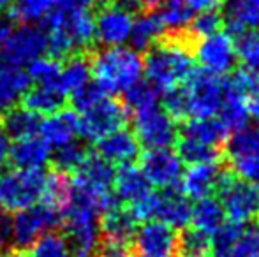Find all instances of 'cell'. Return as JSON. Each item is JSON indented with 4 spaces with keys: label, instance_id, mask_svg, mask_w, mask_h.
<instances>
[{
    "label": "cell",
    "instance_id": "cell-1",
    "mask_svg": "<svg viewBox=\"0 0 259 257\" xmlns=\"http://www.w3.org/2000/svg\"><path fill=\"white\" fill-rule=\"evenodd\" d=\"M198 39L185 28L171 30L148 49L143 60L147 81L162 95L164 92L182 86L194 71V48Z\"/></svg>",
    "mask_w": 259,
    "mask_h": 257
},
{
    "label": "cell",
    "instance_id": "cell-2",
    "mask_svg": "<svg viewBox=\"0 0 259 257\" xmlns=\"http://www.w3.org/2000/svg\"><path fill=\"white\" fill-rule=\"evenodd\" d=\"M46 52L53 59H67L96 41V25L89 9H57L45 18Z\"/></svg>",
    "mask_w": 259,
    "mask_h": 257
},
{
    "label": "cell",
    "instance_id": "cell-3",
    "mask_svg": "<svg viewBox=\"0 0 259 257\" xmlns=\"http://www.w3.org/2000/svg\"><path fill=\"white\" fill-rule=\"evenodd\" d=\"M92 79L106 95H118L133 88L143 76V59L134 48L111 46L94 55Z\"/></svg>",
    "mask_w": 259,
    "mask_h": 257
},
{
    "label": "cell",
    "instance_id": "cell-4",
    "mask_svg": "<svg viewBox=\"0 0 259 257\" xmlns=\"http://www.w3.org/2000/svg\"><path fill=\"white\" fill-rule=\"evenodd\" d=\"M113 178L115 169L109 162L97 153H87L71 180L72 201L89 206L101 215L116 202L111 192Z\"/></svg>",
    "mask_w": 259,
    "mask_h": 257
},
{
    "label": "cell",
    "instance_id": "cell-5",
    "mask_svg": "<svg viewBox=\"0 0 259 257\" xmlns=\"http://www.w3.org/2000/svg\"><path fill=\"white\" fill-rule=\"evenodd\" d=\"M215 194L219 195L224 215L231 222L243 226L259 220V187L236 176L231 169H221Z\"/></svg>",
    "mask_w": 259,
    "mask_h": 257
},
{
    "label": "cell",
    "instance_id": "cell-6",
    "mask_svg": "<svg viewBox=\"0 0 259 257\" xmlns=\"http://www.w3.org/2000/svg\"><path fill=\"white\" fill-rule=\"evenodd\" d=\"M46 175L42 171L6 169L0 171V210L18 213L41 202Z\"/></svg>",
    "mask_w": 259,
    "mask_h": 257
},
{
    "label": "cell",
    "instance_id": "cell-7",
    "mask_svg": "<svg viewBox=\"0 0 259 257\" xmlns=\"http://www.w3.org/2000/svg\"><path fill=\"white\" fill-rule=\"evenodd\" d=\"M182 90L187 102V120H206L219 113L224 97V78L194 69Z\"/></svg>",
    "mask_w": 259,
    "mask_h": 257
},
{
    "label": "cell",
    "instance_id": "cell-8",
    "mask_svg": "<svg viewBox=\"0 0 259 257\" xmlns=\"http://www.w3.org/2000/svg\"><path fill=\"white\" fill-rule=\"evenodd\" d=\"M65 240L72 257H94L101 243L97 213L92 208L72 201L62 215Z\"/></svg>",
    "mask_w": 259,
    "mask_h": 257
},
{
    "label": "cell",
    "instance_id": "cell-9",
    "mask_svg": "<svg viewBox=\"0 0 259 257\" xmlns=\"http://www.w3.org/2000/svg\"><path fill=\"white\" fill-rule=\"evenodd\" d=\"M127 108L111 95H104L87 111L79 113V136L85 139L99 143L103 137L109 136L118 129H123L127 124Z\"/></svg>",
    "mask_w": 259,
    "mask_h": 257
},
{
    "label": "cell",
    "instance_id": "cell-10",
    "mask_svg": "<svg viewBox=\"0 0 259 257\" xmlns=\"http://www.w3.org/2000/svg\"><path fill=\"white\" fill-rule=\"evenodd\" d=\"M58 222L60 215L55 210L45 202H37L30 208L13 213V219L7 222L9 241H13L18 248H27L39 236L52 231Z\"/></svg>",
    "mask_w": 259,
    "mask_h": 257
},
{
    "label": "cell",
    "instance_id": "cell-11",
    "mask_svg": "<svg viewBox=\"0 0 259 257\" xmlns=\"http://www.w3.org/2000/svg\"><path fill=\"white\" fill-rule=\"evenodd\" d=\"M134 136L140 146L147 150L169 148L177 143L178 125L169 115L159 108L134 113Z\"/></svg>",
    "mask_w": 259,
    "mask_h": 257
},
{
    "label": "cell",
    "instance_id": "cell-12",
    "mask_svg": "<svg viewBox=\"0 0 259 257\" xmlns=\"http://www.w3.org/2000/svg\"><path fill=\"white\" fill-rule=\"evenodd\" d=\"M46 53L45 28L32 23H21L20 27L11 28L4 42V62L13 67H27L35 59Z\"/></svg>",
    "mask_w": 259,
    "mask_h": 257
},
{
    "label": "cell",
    "instance_id": "cell-13",
    "mask_svg": "<svg viewBox=\"0 0 259 257\" xmlns=\"http://www.w3.org/2000/svg\"><path fill=\"white\" fill-rule=\"evenodd\" d=\"M140 169L150 185L159 187L160 190L175 189L184 175V162L177 151L169 148H157L147 150L141 155Z\"/></svg>",
    "mask_w": 259,
    "mask_h": 257
},
{
    "label": "cell",
    "instance_id": "cell-14",
    "mask_svg": "<svg viewBox=\"0 0 259 257\" xmlns=\"http://www.w3.org/2000/svg\"><path fill=\"white\" fill-rule=\"evenodd\" d=\"M136 257H178V233L159 220H148L136 229L133 240Z\"/></svg>",
    "mask_w": 259,
    "mask_h": 257
},
{
    "label": "cell",
    "instance_id": "cell-15",
    "mask_svg": "<svg viewBox=\"0 0 259 257\" xmlns=\"http://www.w3.org/2000/svg\"><path fill=\"white\" fill-rule=\"evenodd\" d=\"M194 57L201 64V69L210 74H228L236 65V46L235 41L226 32H217L198 41L194 48Z\"/></svg>",
    "mask_w": 259,
    "mask_h": 257
},
{
    "label": "cell",
    "instance_id": "cell-16",
    "mask_svg": "<svg viewBox=\"0 0 259 257\" xmlns=\"http://www.w3.org/2000/svg\"><path fill=\"white\" fill-rule=\"evenodd\" d=\"M133 21V13L108 2L106 6L101 7L97 16L94 18L96 39L99 42H103L106 48L123 46L131 37Z\"/></svg>",
    "mask_w": 259,
    "mask_h": 257
},
{
    "label": "cell",
    "instance_id": "cell-17",
    "mask_svg": "<svg viewBox=\"0 0 259 257\" xmlns=\"http://www.w3.org/2000/svg\"><path fill=\"white\" fill-rule=\"evenodd\" d=\"M138 229V222L127 206L113 204L104 213H101V240H104L106 247L111 248H127L133 245L134 234Z\"/></svg>",
    "mask_w": 259,
    "mask_h": 257
},
{
    "label": "cell",
    "instance_id": "cell-18",
    "mask_svg": "<svg viewBox=\"0 0 259 257\" xmlns=\"http://www.w3.org/2000/svg\"><path fill=\"white\" fill-rule=\"evenodd\" d=\"M39 137L48 144L52 150L64 144L74 143L79 136V117L72 110H58L48 115L39 125Z\"/></svg>",
    "mask_w": 259,
    "mask_h": 257
},
{
    "label": "cell",
    "instance_id": "cell-19",
    "mask_svg": "<svg viewBox=\"0 0 259 257\" xmlns=\"http://www.w3.org/2000/svg\"><path fill=\"white\" fill-rule=\"evenodd\" d=\"M221 162H205V164H191L184 171L180 180V190L187 199H199L211 197L215 194L217 180L221 175L222 166Z\"/></svg>",
    "mask_w": 259,
    "mask_h": 257
},
{
    "label": "cell",
    "instance_id": "cell-20",
    "mask_svg": "<svg viewBox=\"0 0 259 257\" xmlns=\"http://www.w3.org/2000/svg\"><path fill=\"white\" fill-rule=\"evenodd\" d=\"M191 202L189 199L175 189H162L160 192H155V219L159 222H164L166 226L173 229H185L191 222Z\"/></svg>",
    "mask_w": 259,
    "mask_h": 257
},
{
    "label": "cell",
    "instance_id": "cell-21",
    "mask_svg": "<svg viewBox=\"0 0 259 257\" xmlns=\"http://www.w3.org/2000/svg\"><path fill=\"white\" fill-rule=\"evenodd\" d=\"M140 148L141 146L134 132L127 129H118L97 143V155L111 166L120 168V166L133 164L140 157Z\"/></svg>",
    "mask_w": 259,
    "mask_h": 257
},
{
    "label": "cell",
    "instance_id": "cell-22",
    "mask_svg": "<svg viewBox=\"0 0 259 257\" xmlns=\"http://www.w3.org/2000/svg\"><path fill=\"white\" fill-rule=\"evenodd\" d=\"M53 150L39 137V134L23 139H16L11 144L9 161L16 169L25 171H42L52 161Z\"/></svg>",
    "mask_w": 259,
    "mask_h": 257
},
{
    "label": "cell",
    "instance_id": "cell-23",
    "mask_svg": "<svg viewBox=\"0 0 259 257\" xmlns=\"http://www.w3.org/2000/svg\"><path fill=\"white\" fill-rule=\"evenodd\" d=\"M222 20L226 34L236 41L245 32L259 28V0H228Z\"/></svg>",
    "mask_w": 259,
    "mask_h": 257
},
{
    "label": "cell",
    "instance_id": "cell-24",
    "mask_svg": "<svg viewBox=\"0 0 259 257\" xmlns=\"http://www.w3.org/2000/svg\"><path fill=\"white\" fill-rule=\"evenodd\" d=\"M150 183L147 182L145 175L141 169L134 164L120 166L118 171H115V178H113V190L115 195L123 201L127 206L136 202L143 195L150 192Z\"/></svg>",
    "mask_w": 259,
    "mask_h": 257
},
{
    "label": "cell",
    "instance_id": "cell-25",
    "mask_svg": "<svg viewBox=\"0 0 259 257\" xmlns=\"http://www.w3.org/2000/svg\"><path fill=\"white\" fill-rule=\"evenodd\" d=\"M30 78L23 67H0V110L14 108L30 88Z\"/></svg>",
    "mask_w": 259,
    "mask_h": 257
},
{
    "label": "cell",
    "instance_id": "cell-26",
    "mask_svg": "<svg viewBox=\"0 0 259 257\" xmlns=\"http://www.w3.org/2000/svg\"><path fill=\"white\" fill-rule=\"evenodd\" d=\"M65 93L64 90L60 88L58 83H53V85H35L34 88H28V92L25 93L23 106L27 110H30L32 113H35L37 117L55 113V111L62 110L65 102Z\"/></svg>",
    "mask_w": 259,
    "mask_h": 257
},
{
    "label": "cell",
    "instance_id": "cell-27",
    "mask_svg": "<svg viewBox=\"0 0 259 257\" xmlns=\"http://www.w3.org/2000/svg\"><path fill=\"white\" fill-rule=\"evenodd\" d=\"M178 136L189 137L198 143L208 144V146L221 148L228 139V129L222 125L221 120L206 118V120H185L182 129H178Z\"/></svg>",
    "mask_w": 259,
    "mask_h": 257
},
{
    "label": "cell",
    "instance_id": "cell-28",
    "mask_svg": "<svg viewBox=\"0 0 259 257\" xmlns=\"http://www.w3.org/2000/svg\"><path fill=\"white\" fill-rule=\"evenodd\" d=\"M219 115H221V122L228 132H236L247 127L249 122V113H247L245 100L243 95L235 90L228 81L224 79V97H222L221 108H219Z\"/></svg>",
    "mask_w": 259,
    "mask_h": 257
},
{
    "label": "cell",
    "instance_id": "cell-29",
    "mask_svg": "<svg viewBox=\"0 0 259 257\" xmlns=\"http://www.w3.org/2000/svg\"><path fill=\"white\" fill-rule=\"evenodd\" d=\"M164 34H166V27L160 21L159 14L147 13L134 18L129 41L134 46V49L148 52L152 46H155L160 41Z\"/></svg>",
    "mask_w": 259,
    "mask_h": 257
},
{
    "label": "cell",
    "instance_id": "cell-30",
    "mask_svg": "<svg viewBox=\"0 0 259 257\" xmlns=\"http://www.w3.org/2000/svg\"><path fill=\"white\" fill-rule=\"evenodd\" d=\"M259 155V125L256 127H243L242 130L233 132L226 139L222 146V159L228 162L238 159H249Z\"/></svg>",
    "mask_w": 259,
    "mask_h": 257
},
{
    "label": "cell",
    "instance_id": "cell-31",
    "mask_svg": "<svg viewBox=\"0 0 259 257\" xmlns=\"http://www.w3.org/2000/svg\"><path fill=\"white\" fill-rule=\"evenodd\" d=\"M41 202H45L46 206L55 210L62 219L64 212L72 202V183H71V180L65 176V173L58 171V173H53V175L46 176Z\"/></svg>",
    "mask_w": 259,
    "mask_h": 257
},
{
    "label": "cell",
    "instance_id": "cell-32",
    "mask_svg": "<svg viewBox=\"0 0 259 257\" xmlns=\"http://www.w3.org/2000/svg\"><path fill=\"white\" fill-rule=\"evenodd\" d=\"M226 215H224V210H222L221 202L213 197H205V199H199L191 210V222L192 227L201 233L211 234L226 222Z\"/></svg>",
    "mask_w": 259,
    "mask_h": 257
},
{
    "label": "cell",
    "instance_id": "cell-33",
    "mask_svg": "<svg viewBox=\"0 0 259 257\" xmlns=\"http://www.w3.org/2000/svg\"><path fill=\"white\" fill-rule=\"evenodd\" d=\"M89 83H92V71H90V62H87L85 59L71 57L65 60L64 65H60L58 85L65 95H72Z\"/></svg>",
    "mask_w": 259,
    "mask_h": 257
},
{
    "label": "cell",
    "instance_id": "cell-34",
    "mask_svg": "<svg viewBox=\"0 0 259 257\" xmlns=\"http://www.w3.org/2000/svg\"><path fill=\"white\" fill-rule=\"evenodd\" d=\"M39 125H41V118L37 115L32 113L25 106H14L7 110L2 129L13 139H23V137L35 136L39 132Z\"/></svg>",
    "mask_w": 259,
    "mask_h": 257
},
{
    "label": "cell",
    "instance_id": "cell-35",
    "mask_svg": "<svg viewBox=\"0 0 259 257\" xmlns=\"http://www.w3.org/2000/svg\"><path fill=\"white\" fill-rule=\"evenodd\" d=\"M177 153L182 162L187 164H205V162H221L222 150L221 148L208 146V144L198 143L189 137L178 136L177 137Z\"/></svg>",
    "mask_w": 259,
    "mask_h": 257
},
{
    "label": "cell",
    "instance_id": "cell-36",
    "mask_svg": "<svg viewBox=\"0 0 259 257\" xmlns=\"http://www.w3.org/2000/svg\"><path fill=\"white\" fill-rule=\"evenodd\" d=\"M243 231L245 229H243L242 224L226 220V222L210 236L211 255L213 257H228L229 252H231L233 248H235V245L240 241Z\"/></svg>",
    "mask_w": 259,
    "mask_h": 257
},
{
    "label": "cell",
    "instance_id": "cell-37",
    "mask_svg": "<svg viewBox=\"0 0 259 257\" xmlns=\"http://www.w3.org/2000/svg\"><path fill=\"white\" fill-rule=\"evenodd\" d=\"M55 0H13L11 13L20 23H35L48 16L53 11Z\"/></svg>",
    "mask_w": 259,
    "mask_h": 257
},
{
    "label": "cell",
    "instance_id": "cell-38",
    "mask_svg": "<svg viewBox=\"0 0 259 257\" xmlns=\"http://www.w3.org/2000/svg\"><path fill=\"white\" fill-rule=\"evenodd\" d=\"M123 95H125V104L123 106L127 108V111L131 110L133 113H140V111L150 110V108L157 106L160 92L148 81H138Z\"/></svg>",
    "mask_w": 259,
    "mask_h": 257
},
{
    "label": "cell",
    "instance_id": "cell-39",
    "mask_svg": "<svg viewBox=\"0 0 259 257\" xmlns=\"http://www.w3.org/2000/svg\"><path fill=\"white\" fill-rule=\"evenodd\" d=\"M30 257H72L64 234L48 231L30 245Z\"/></svg>",
    "mask_w": 259,
    "mask_h": 257
},
{
    "label": "cell",
    "instance_id": "cell-40",
    "mask_svg": "<svg viewBox=\"0 0 259 257\" xmlns=\"http://www.w3.org/2000/svg\"><path fill=\"white\" fill-rule=\"evenodd\" d=\"M211 254L210 236L194 227H185L178 234V255L182 257H201Z\"/></svg>",
    "mask_w": 259,
    "mask_h": 257
},
{
    "label": "cell",
    "instance_id": "cell-41",
    "mask_svg": "<svg viewBox=\"0 0 259 257\" xmlns=\"http://www.w3.org/2000/svg\"><path fill=\"white\" fill-rule=\"evenodd\" d=\"M235 46L236 57L242 62L243 69L259 78V34L245 32V34L236 39Z\"/></svg>",
    "mask_w": 259,
    "mask_h": 257
},
{
    "label": "cell",
    "instance_id": "cell-42",
    "mask_svg": "<svg viewBox=\"0 0 259 257\" xmlns=\"http://www.w3.org/2000/svg\"><path fill=\"white\" fill-rule=\"evenodd\" d=\"M27 74L35 85H53V83H58L60 64L53 57L42 55L27 65Z\"/></svg>",
    "mask_w": 259,
    "mask_h": 257
},
{
    "label": "cell",
    "instance_id": "cell-43",
    "mask_svg": "<svg viewBox=\"0 0 259 257\" xmlns=\"http://www.w3.org/2000/svg\"><path fill=\"white\" fill-rule=\"evenodd\" d=\"M85 155L87 151L83 150V146L78 141H74V143L55 148V153H52V159L60 173H74L83 162Z\"/></svg>",
    "mask_w": 259,
    "mask_h": 257
},
{
    "label": "cell",
    "instance_id": "cell-44",
    "mask_svg": "<svg viewBox=\"0 0 259 257\" xmlns=\"http://www.w3.org/2000/svg\"><path fill=\"white\" fill-rule=\"evenodd\" d=\"M224 20H222V13L219 9L206 11V13H199L196 18H192L191 23L187 25V30L194 35L198 41L208 37L211 34L221 32Z\"/></svg>",
    "mask_w": 259,
    "mask_h": 257
},
{
    "label": "cell",
    "instance_id": "cell-45",
    "mask_svg": "<svg viewBox=\"0 0 259 257\" xmlns=\"http://www.w3.org/2000/svg\"><path fill=\"white\" fill-rule=\"evenodd\" d=\"M104 95L106 93L96 85V83H89V85L83 86L81 90L72 93V106H74V111L78 115L83 113V111H87L90 106H94L97 100L103 99Z\"/></svg>",
    "mask_w": 259,
    "mask_h": 257
},
{
    "label": "cell",
    "instance_id": "cell-46",
    "mask_svg": "<svg viewBox=\"0 0 259 257\" xmlns=\"http://www.w3.org/2000/svg\"><path fill=\"white\" fill-rule=\"evenodd\" d=\"M229 169H231L236 176H240V178L247 180V182L259 187V155L257 157L231 161L229 162Z\"/></svg>",
    "mask_w": 259,
    "mask_h": 257
},
{
    "label": "cell",
    "instance_id": "cell-47",
    "mask_svg": "<svg viewBox=\"0 0 259 257\" xmlns=\"http://www.w3.org/2000/svg\"><path fill=\"white\" fill-rule=\"evenodd\" d=\"M228 257H259V231H243L240 241L229 252Z\"/></svg>",
    "mask_w": 259,
    "mask_h": 257
},
{
    "label": "cell",
    "instance_id": "cell-48",
    "mask_svg": "<svg viewBox=\"0 0 259 257\" xmlns=\"http://www.w3.org/2000/svg\"><path fill=\"white\" fill-rule=\"evenodd\" d=\"M243 100H245L249 118H254L256 122H259V78L254 79L252 85L245 90Z\"/></svg>",
    "mask_w": 259,
    "mask_h": 257
},
{
    "label": "cell",
    "instance_id": "cell-49",
    "mask_svg": "<svg viewBox=\"0 0 259 257\" xmlns=\"http://www.w3.org/2000/svg\"><path fill=\"white\" fill-rule=\"evenodd\" d=\"M191 13H206V11H215L224 4V0H185Z\"/></svg>",
    "mask_w": 259,
    "mask_h": 257
},
{
    "label": "cell",
    "instance_id": "cell-50",
    "mask_svg": "<svg viewBox=\"0 0 259 257\" xmlns=\"http://www.w3.org/2000/svg\"><path fill=\"white\" fill-rule=\"evenodd\" d=\"M99 2L101 0H55V6L58 9H89Z\"/></svg>",
    "mask_w": 259,
    "mask_h": 257
},
{
    "label": "cell",
    "instance_id": "cell-51",
    "mask_svg": "<svg viewBox=\"0 0 259 257\" xmlns=\"http://www.w3.org/2000/svg\"><path fill=\"white\" fill-rule=\"evenodd\" d=\"M9 151H11V137L0 127V169L9 161Z\"/></svg>",
    "mask_w": 259,
    "mask_h": 257
},
{
    "label": "cell",
    "instance_id": "cell-52",
    "mask_svg": "<svg viewBox=\"0 0 259 257\" xmlns=\"http://www.w3.org/2000/svg\"><path fill=\"white\" fill-rule=\"evenodd\" d=\"M94 257H133L127 252V248H111V247H106L101 252H96Z\"/></svg>",
    "mask_w": 259,
    "mask_h": 257
},
{
    "label": "cell",
    "instance_id": "cell-53",
    "mask_svg": "<svg viewBox=\"0 0 259 257\" xmlns=\"http://www.w3.org/2000/svg\"><path fill=\"white\" fill-rule=\"evenodd\" d=\"M109 4L122 7V9L129 11V13H134V11L141 9V7H140V2H138V0H109Z\"/></svg>",
    "mask_w": 259,
    "mask_h": 257
},
{
    "label": "cell",
    "instance_id": "cell-54",
    "mask_svg": "<svg viewBox=\"0 0 259 257\" xmlns=\"http://www.w3.org/2000/svg\"><path fill=\"white\" fill-rule=\"evenodd\" d=\"M11 28H13V27H9L7 23H0V67H4V65H6V62H4V42H6Z\"/></svg>",
    "mask_w": 259,
    "mask_h": 257
},
{
    "label": "cell",
    "instance_id": "cell-55",
    "mask_svg": "<svg viewBox=\"0 0 259 257\" xmlns=\"http://www.w3.org/2000/svg\"><path fill=\"white\" fill-rule=\"evenodd\" d=\"M140 2V7L141 9H145V11H154V9H159L160 7V4H162V0H138Z\"/></svg>",
    "mask_w": 259,
    "mask_h": 257
},
{
    "label": "cell",
    "instance_id": "cell-56",
    "mask_svg": "<svg viewBox=\"0 0 259 257\" xmlns=\"http://www.w3.org/2000/svg\"><path fill=\"white\" fill-rule=\"evenodd\" d=\"M9 241V231H7V222L0 219V248Z\"/></svg>",
    "mask_w": 259,
    "mask_h": 257
},
{
    "label": "cell",
    "instance_id": "cell-57",
    "mask_svg": "<svg viewBox=\"0 0 259 257\" xmlns=\"http://www.w3.org/2000/svg\"><path fill=\"white\" fill-rule=\"evenodd\" d=\"M11 6H13V0H0V16L4 13H7L11 9Z\"/></svg>",
    "mask_w": 259,
    "mask_h": 257
},
{
    "label": "cell",
    "instance_id": "cell-58",
    "mask_svg": "<svg viewBox=\"0 0 259 257\" xmlns=\"http://www.w3.org/2000/svg\"><path fill=\"white\" fill-rule=\"evenodd\" d=\"M4 257H30V255L25 254L23 250H14V252H11V254H7V255H4Z\"/></svg>",
    "mask_w": 259,
    "mask_h": 257
},
{
    "label": "cell",
    "instance_id": "cell-59",
    "mask_svg": "<svg viewBox=\"0 0 259 257\" xmlns=\"http://www.w3.org/2000/svg\"><path fill=\"white\" fill-rule=\"evenodd\" d=\"M201 257H213V255H211V254H208V255H201Z\"/></svg>",
    "mask_w": 259,
    "mask_h": 257
}]
</instances>
